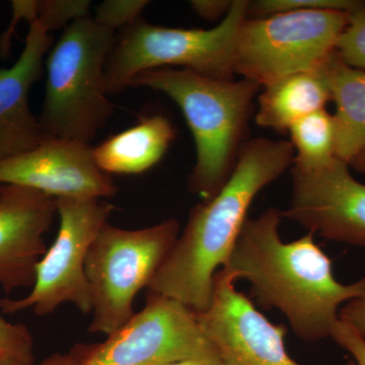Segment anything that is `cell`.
I'll list each match as a JSON object with an SVG mask.
<instances>
[{
	"instance_id": "cell-1",
	"label": "cell",
	"mask_w": 365,
	"mask_h": 365,
	"mask_svg": "<svg viewBox=\"0 0 365 365\" xmlns=\"http://www.w3.org/2000/svg\"><path fill=\"white\" fill-rule=\"evenodd\" d=\"M282 217L269 208L248 218L222 268L235 280H248L261 307L282 312L302 339L331 337L341 306L365 297V276L351 284L339 282L313 232L290 242L280 239Z\"/></svg>"
},
{
	"instance_id": "cell-2",
	"label": "cell",
	"mask_w": 365,
	"mask_h": 365,
	"mask_svg": "<svg viewBox=\"0 0 365 365\" xmlns=\"http://www.w3.org/2000/svg\"><path fill=\"white\" fill-rule=\"evenodd\" d=\"M290 141L254 138L242 144L227 182L197 204L148 292L181 302L195 314L208 309L215 273L227 264L255 197L292 167Z\"/></svg>"
},
{
	"instance_id": "cell-3",
	"label": "cell",
	"mask_w": 365,
	"mask_h": 365,
	"mask_svg": "<svg viewBox=\"0 0 365 365\" xmlns=\"http://www.w3.org/2000/svg\"><path fill=\"white\" fill-rule=\"evenodd\" d=\"M131 86L160 91L179 106L196 148L189 188L203 202L212 199L232 175L247 141L253 100L261 86L247 78L223 81L163 67L139 72Z\"/></svg>"
},
{
	"instance_id": "cell-4",
	"label": "cell",
	"mask_w": 365,
	"mask_h": 365,
	"mask_svg": "<svg viewBox=\"0 0 365 365\" xmlns=\"http://www.w3.org/2000/svg\"><path fill=\"white\" fill-rule=\"evenodd\" d=\"M114 32L91 16L73 21L49 50L39 122L46 135L91 144L115 112L106 62Z\"/></svg>"
},
{
	"instance_id": "cell-5",
	"label": "cell",
	"mask_w": 365,
	"mask_h": 365,
	"mask_svg": "<svg viewBox=\"0 0 365 365\" xmlns=\"http://www.w3.org/2000/svg\"><path fill=\"white\" fill-rule=\"evenodd\" d=\"M249 2L234 0L227 16L209 30L165 28L141 19L122 29L106 62L109 95L129 88L139 72L163 67H181L209 78L234 79L235 45L248 19Z\"/></svg>"
},
{
	"instance_id": "cell-6",
	"label": "cell",
	"mask_w": 365,
	"mask_h": 365,
	"mask_svg": "<svg viewBox=\"0 0 365 365\" xmlns=\"http://www.w3.org/2000/svg\"><path fill=\"white\" fill-rule=\"evenodd\" d=\"M180 230L175 218L141 230H124L106 223L86 260L93 299L90 332L108 337L132 318L136 295L150 287L174 248Z\"/></svg>"
},
{
	"instance_id": "cell-7",
	"label": "cell",
	"mask_w": 365,
	"mask_h": 365,
	"mask_svg": "<svg viewBox=\"0 0 365 365\" xmlns=\"http://www.w3.org/2000/svg\"><path fill=\"white\" fill-rule=\"evenodd\" d=\"M349 14L299 11L247 19L235 45V73L265 86L318 68L335 51Z\"/></svg>"
},
{
	"instance_id": "cell-8",
	"label": "cell",
	"mask_w": 365,
	"mask_h": 365,
	"mask_svg": "<svg viewBox=\"0 0 365 365\" xmlns=\"http://www.w3.org/2000/svg\"><path fill=\"white\" fill-rule=\"evenodd\" d=\"M56 207L58 234L36 266L32 289L21 299H0L4 314L32 309L37 316H48L62 304H72L85 314L93 312L86 256L114 205L98 198L62 197L56 198Z\"/></svg>"
},
{
	"instance_id": "cell-9",
	"label": "cell",
	"mask_w": 365,
	"mask_h": 365,
	"mask_svg": "<svg viewBox=\"0 0 365 365\" xmlns=\"http://www.w3.org/2000/svg\"><path fill=\"white\" fill-rule=\"evenodd\" d=\"M78 365H167L186 359H220L196 314L181 302L148 292L145 306L97 344H79Z\"/></svg>"
},
{
	"instance_id": "cell-10",
	"label": "cell",
	"mask_w": 365,
	"mask_h": 365,
	"mask_svg": "<svg viewBox=\"0 0 365 365\" xmlns=\"http://www.w3.org/2000/svg\"><path fill=\"white\" fill-rule=\"evenodd\" d=\"M235 281L220 268L208 309L196 314L222 365H299L285 347L287 328L271 323L247 295L237 292Z\"/></svg>"
},
{
	"instance_id": "cell-11",
	"label": "cell",
	"mask_w": 365,
	"mask_h": 365,
	"mask_svg": "<svg viewBox=\"0 0 365 365\" xmlns=\"http://www.w3.org/2000/svg\"><path fill=\"white\" fill-rule=\"evenodd\" d=\"M283 217L331 241L365 248V185L335 158L319 169L292 168V195Z\"/></svg>"
},
{
	"instance_id": "cell-12",
	"label": "cell",
	"mask_w": 365,
	"mask_h": 365,
	"mask_svg": "<svg viewBox=\"0 0 365 365\" xmlns=\"http://www.w3.org/2000/svg\"><path fill=\"white\" fill-rule=\"evenodd\" d=\"M0 185H16L53 198H110L118 188L96 163L91 144L48 136L33 150L0 160Z\"/></svg>"
},
{
	"instance_id": "cell-13",
	"label": "cell",
	"mask_w": 365,
	"mask_h": 365,
	"mask_svg": "<svg viewBox=\"0 0 365 365\" xmlns=\"http://www.w3.org/2000/svg\"><path fill=\"white\" fill-rule=\"evenodd\" d=\"M56 215V198L0 185V287L7 294L33 287L36 266L47 251L44 237Z\"/></svg>"
},
{
	"instance_id": "cell-14",
	"label": "cell",
	"mask_w": 365,
	"mask_h": 365,
	"mask_svg": "<svg viewBox=\"0 0 365 365\" xmlns=\"http://www.w3.org/2000/svg\"><path fill=\"white\" fill-rule=\"evenodd\" d=\"M54 37L39 21L30 24L25 48L11 68L0 69V160L35 148L47 138L29 107V93L41 78Z\"/></svg>"
},
{
	"instance_id": "cell-15",
	"label": "cell",
	"mask_w": 365,
	"mask_h": 365,
	"mask_svg": "<svg viewBox=\"0 0 365 365\" xmlns=\"http://www.w3.org/2000/svg\"><path fill=\"white\" fill-rule=\"evenodd\" d=\"M175 137L170 120L153 115L93 148V157L106 174H143L162 160Z\"/></svg>"
},
{
	"instance_id": "cell-16",
	"label": "cell",
	"mask_w": 365,
	"mask_h": 365,
	"mask_svg": "<svg viewBox=\"0 0 365 365\" xmlns=\"http://www.w3.org/2000/svg\"><path fill=\"white\" fill-rule=\"evenodd\" d=\"M319 68L336 105V153L349 165L365 148V71L348 66L337 50Z\"/></svg>"
},
{
	"instance_id": "cell-17",
	"label": "cell",
	"mask_w": 365,
	"mask_h": 365,
	"mask_svg": "<svg viewBox=\"0 0 365 365\" xmlns=\"http://www.w3.org/2000/svg\"><path fill=\"white\" fill-rule=\"evenodd\" d=\"M258 101L256 123L275 131L290 127L313 113L326 109L330 90L321 68L290 74L263 86Z\"/></svg>"
},
{
	"instance_id": "cell-18",
	"label": "cell",
	"mask_w": 365,
	"mask_h": 365,
	"mask_svg": "<svg viewBox=\"0 0 365 365\" xmlns=\"http://www.w3.org/2000/svg\"><path fill=\"white\" fill-rule=\"evenodd\" d=\"M288 132L294 150V169H319L337 158L335 121L326 109L299 120Z\"/></svg>"
},
{
	"instance_id": "cell-19",
	"label": "cell",
	"mask_w": 365,
	"mask_h": 365,
	"mask_svg": "<svg viewBox=\"0 0 365 365\" xmlns=\"http://www.w3.org/2000/svg\"><path fill=\"white\" fill-rule=\"evenodd\" d=\"M364 2L356 0H259L249 2L248 16H259L299 11H340L351 13Z\"/></svg>"
},
{
	"instance_id": "cell-20",
	"label": "cell",
	"mask_w": 365,
	"mask_h": 365,
	"mask_svg": "<svg viewBox=\"0 0 365 365\" xmlns=\"http://www.w3.org/2000/svg\"><path fill=\"white\" fill-rule=\"evenodd\" d=\"M90 0H38V19L50 34L90 16Z\"/></svg>"
},
{
	"instance_id": "cell-21",
	"label": "cell",
	"mask_w": 365,
	"mask_h": 365,
	"mask_svg": "<svg viewBox=\"0 0 365 365\" xmlns=\"http://www.w3.org/2000/svg\"><path fill=\"white\" fill-rule=\"evenodd\" d=\"M336 50L348 66L365 71V4L349 14Z\"/></svg>"
},
{
	"instance_id": "cell-22",
	"label": "cell",
	"mask_w": 365,
	"mask_h": 365,
	"mask_svg": "<svg viewBox=\"0 0 365 365\" xmlns=\"http://www.w3.org/2000/svg\"><path fill=\"white\" fill-rule=\"evenodd\" d=\"M148 4V0H105L96 6L93 20L115 33L139 20Z\"/></svg>"
},
{
	"instance_id": "cell-23",
	"label": "cell",
	"mask_w": 365,
	"mask_h": 365,
	"mask_svg": "<svg viewBox=\"0 0 365 365\" xmlns=\"http://www.w3.org/2000/svg\"><path fill=\"white\" fill-rule=\"evenodd\" d=\"M33 349L34 341L30 330L23 324L6 321L0 314V357L34 360Z\"/></svg>"
},
{
	"instance_id": "cell-24",
	"label": "cell",
	"mask_w": 365,
	"mask_h": 365,
	"mask_svg": "<svg viewBox=\"0 0 365 365\" xmlns=\"http://www.w3.org/2000/svg\"><path fill=\"white\" fill-rule=\"evenodd\" d=\"M13 18L6 32L0 36V57L7 59L11 56V40L14 29L20 21H28L29 25L38 19V0H14L11 1Z\"/></svg>"
},
{
	"instance_id": "cell-25",
	"label": "cell",
	"mask_w": 365,
	"mask_h": 365,
	"mask_svg": "<svg viewBox=\"0 0 365 365\" xmlns=\"http://www.w3.org/2000/svg\"><path fill=\"white\" fill-rule=\"evenodd\" d=\"M331 337L343 349L351 354L354 359L352 365H365V338L349 324L339 319L334 326Z\"/></svg>"
},
{
	"instance_id": "cell-26",
	"label": "cell",
	"mask_w": 365,
	"mask_h": 365,
	"mask_svg": "<svg viewBox=\"0 0 365 365\" xmlns=\"http://www.w3.org/2000/svg\"><path fill=\"white\" fill-rule=\"evenodd\" d=\"M232 1L228 0H192L190 6L194 13L207 21L223 19L230 11Z\"/></svg>"
},
{
	"instance_id": "cell-27",
	"label": "cell",
	"mask_w": 365,
	"mask_h": 365,
	"mask_svg": "<svg viewBox=\"0 0 365 365\" xmlns=\"http://www.w3.org/2000/svg\"><path fill=\"white\" fill-rule=\"evenodd\" d=\"M339 319L349 324L365 338V297L353 299L341 307Z\"/></svg>"
},
{
	"instance_id": "cell-28",
	"label": "cell",
	"mask_w": 365,
	"mask_h": 365,
	"mask_svg": "<svg viewBox=\"0 0 365 365\" xmlns=\"http://www.w3.org/2000/svg\"><path fill=\"white\" fill-rule=\"evenodd\" d=\"M36 365H78L76 359L71 354V352L67 354H53L51 356L43 360L39 364Z\"/></svg>"
},
{
	"instance_id": "cell-29",
	"label": "cell",
	"mask_w": 365,
	"mask_h": 365,
	"mask_svg": "<svg viewBox=\"0 0 365 365\" xmlns=\"http://www.w3.org/2000/svg\"><path fill=\"white\" fill-rule=\"evenodd\" d=\"M167 365H222V360H212V359H186L181 360V361L174 362Z\"/></svg>"
},
{
	"instance_id": "cell-30",
	"label": "cell",
	"mask_w": 365,
	"mask_h": 365,
	"mask_svg": "<svg viewBox=\"0 0 365 365\" xmlns=\"http://www.w3.org/2000/svg\"><path fill=\"white\" fill-rule=\"evenodd\" d=\"M0 365H36L34 360L19 359L14 356L0 357Z\"/></svg>"
},
{
	"instance_id": "cell-31",
	"label": "cell",
	"mask_w": 365,
	"mask_h": 365,
	"mask_svg": "<svg viewBox=\"0 0 365 365\" xmlns=\"http://www.w3.org/2000/svg\"><path fill=\"white\" fill-rule=\"evenodd\" d=\"M349 167L357 170V172L364 173L365 174V148L360 151L351 162L349 163Z\"/></svg>"
},
{
	"instance_id": "cell-32",
	"label": "cell",
	"mask_w": 365,
	"mask_h": 365,
	"mask_svg": "<svg viewBox=\"0 0 365 365\" xmlns=\"http://www.w3.org/2000/svg\"><path fill=\"white\" fill-rule=\"evenodd\" d=\"M348 365H352V362H349V364H348Z\"/></svg>"
}]
</instances>
